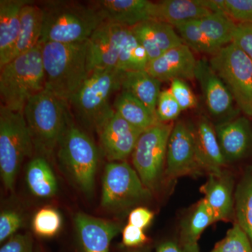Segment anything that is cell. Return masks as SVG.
<instances>
[{
	"label": "cell",
	"instance_id": "20",
	"mask_svg": "<svg viewBox=\"0 0 252 252\" xmlns=\"http://www.w3.org/2000/svg\"><path fill=\"white\" fill-rule=\"evenodd\" d=\"M233 185L231 176L223 171L220 174H210L200 188L215 222L226 221L231 218L235 210Z\"/></svg>",
	"mask_w": 252,
	"mask_h": 252
},
{
	"label": "cell",
	"instance_id": "44",
	"mask_svg": "<svg viewBox=\"0 0 252 252\" xmlns=\"http://www.w3.org/2000/svg\"><path fill=\"white\" fill-rule=\"evenodd\" d=\"M139 252V251H130V252Z\"/></svg>",
	"mask_w": 252,
	"mask_h": 252
},
{
	"label": "cell",
	"instance_id": "33",
	"mask_svg": "<svg viewBox=\"0 0 252 252\" xmlns=\"http://www.w3.org/2000/svg\"><path fill=\"white\" fill-rule=\"evenodd\" d=\"M175 28L184 44L188 46L192 51L211 56L216 54V51L210 45L200 29L197 20L182 23Z\"/></svg>",
	"mask_w": 252,
	"mask_h": 252
},
{
	"label": "cell",
	"instance_id": "11",
	"mask_svg": "<svg viewBox=\"0 0 252 252\" xmlns=\"http://www.w3.org/2000/svg\"><path fill=\"white\" fill-rule=\"evenodd\" d=\"M165 174L170 179L200 173L193 126L184 122L174 124L167 144Z\"/></svg>",
	"mask_w": 252,
	"mask_h": 252
},
{
	"label": "cell",
	"instance_id": "34",
	"mask_svg": "<svg viewBox=\"0 0 252 252\" xmlns=\"http://www.w3.org/2000/svg\"><path fill=\"white\" fill-rule=\"evenodd\" d=\"M32 225L36 235L43 238H51L58 234L61 230L62 217L56 209L43 207L36 212Z\"/></svg>",
	"mask_w": 252,
	"mask_h": 252
},
{
	"label": "cell",
	"instance_id": "18",
	"mask_svg": "<svg viewBox=\"0 0 252 252\" xmlns=\"http://www.w3.org/2000/svg\"><path fill=\"white\" fill-rule=\"evenodd\" d=\"M217 139L225 163L241 160L252 147V128L246 117H235L215 125Z\"/></svg>",
	"mask_w": 252,
	"mask_h": 252
},
{
	"label": "cell",
	"instance_id": "12",
	"mask_svg": "<svg viewBox=\"0 0 252 252\" xmlns=\"http://www.w3.org/2000/svg\"><path fill=\"white\" fill-rule=\"evenodd\" d=\"M195 79L201 89L207 110L216 121L215 125L237 117L234 98L209 61L198 60Z\"/></svg>",
	"mask_w": 252,
	"mask_h": 252
},
{
	"label": "cell",
	"instance_id": "41",
	"mask_svg": "<svg viewBox=\"0 0 252 252\" xmlns=\"http://www.w3.org/2000/svg\"><path fill=\"white\" fill-rule=\"evenodd\" d=\"M148 241L144 230L128 223L122 230L123 244L127 248L141 246Z\"/></svg>",
	"mask_w": 252,
	"mask_h": 252
},
{
	"label": "cell",
	"instance_id": "13",
	"mask_svg": "<svg viewBox=\"0 0 252 252\" xmlns=\"http://www.w3.org/2000/svg\"><path fill=\"white\" fill-rule=\"evenodd\" d=\"M131 28L103 22L88 40L90 72L95 68H117L126 36Z\"/></svg>",
	"mask_w": 252,
	"mask_h": 252
},
{
	"label": "cell",
	"instance_id": "19",
	"mask_svg": "<svg viewBox=\"0 0 252 252\" xmlns=\"http://www.w3.org/2000/svg\"><path fill=\"white\" fill-rule=\"evenodd\" d=\"M147 54L149 62L168 50L184 44L173 26L158 21H145L131 28Z\"/></svg>",
	"mask_w": 252,
	"mask_h": 252
},
{
	"label": "cell",
	"instance_id": "6",
	"mask_svg": "<svg viewBox=\"0 0 252 252\" xmlns=\"http://www.w3.org/2000/svg\"><path fill=\"white\" fill-rule=\"evenodd\" d=\"M58 158L71 182L86 195L94 193L98 165L95 144L73 122L70 114L58 144Z\"/></svg>",
	"mask_w": 252,
	"mask_h": 252
},
{
	"label": "cell",
	"instance_id": "5",
	"mask_svg": "<svg viewBox=\"0 0 252 252\" xmlns=\"http://www.w3.org/2000/svg\"><path fill=\"white\" fill-rule=\"evenodd\" d=\"M34 150L47 159L57 148L69 113L67 103L44 90L32 97L23 110Z\"/></svg>",
	"mask_w": 252,
	"mask_h": 252
},
{
	"label": "cell",
	"instance_id": "1",
	"mask_svg": "<svg viewBox=\"0 0 252 252\" xmlns=\"http://www.w3.org/2000/svg\"><path fill=\"white\" fill-rule=\"evenodd\" d=\"M41 43L46 89L69 103L90 73L88 41Z\"/></svg>",
	"mask_w": 252,
	"mask_h": 252
},
{
	"label": "cell",
	"instance_id": "4",
	"mask_svg": "<svg viewBox=\"0 0 252 252\" xmlns=\"http://www.w3.org/2000/svg\"><path fill=\"white\" fill-rule=\"evenodd\" d=\"M123 71L117 68H95L71 99L76 116L86 127L97 132L114 114L110 99L122 89Z\"/></svg>",
	"mask_w": 252,
	"mask_h": 252
},
{
	"label": "cell",
	"instance_id": "43",
	"mask_svg": "<svg viewBox=\"0 0 252 252\" xmlns=\"http://www.w3.org/2000/svg\"><path fill=\"white\" fill-rule=\"evenodd\" d=\"M157 252H187L182 245L173 241H166L158 247Z\"/></svg>",
	"mask_w": 252,
	"mask_h": 252
},
{
	"label": "cell",
	"instance_id": "2",
	"mask_svg": "<svg viewBox=\"0 0 252 252\" xmlns=\"http://www.w3.org/2000/svg\"><path fill=\"white\" fill-rule=\"evenodd\" d=\"M44 26L41 42L75 44L89 40L104 22L97 11L77 1H42Z\"/></svg>",
	"mask_w": 252,
	"mask_h": 252
},
{
	"label": "cell",
	"instance_id": "23",
	"mask_svg": "<svg viewBox=\"0 0 252 252\" xmlns=\"http://www.w3.org/2000/svg\"><path fill=\"white\" fill-rule=\"evenodd\" d=\"M212 13L204 0H163L154 2V20L175 27Z\"/></svg>",
	"mask_w": 252,
	"mask_h": 252
},
{
	"label": "cell",
	"instance_id": "26",
	"mask_svg": "<svg viewBox=\"0 0 252 252\" xmlns=\"http://www.w3.org/2000/svg\"><path fill=\"white\" fill-rule=\"evenodd\" d=\"M215 222L213 215L205 199L194 207L181 226V245L187 252H200L198 240L209 225Z\"/></svg>",
	"mask_w": 252,
	"mask_h": 252
},
{
	"label": "cell",
	"instance_id": "39",
	"mask_svg": "<svg viewBox=\"0 0 252 252\" xmlns=\"http://www.w3.org/2000/svg\"><path fill=\"white\" fill-rule=\"evenodd\" d=\"M232 43L252 60V24L237 23Z\"/></svg>",
	"mask_w": 252,
	"mask_h": 252
},
{
	"label": "cell",
	"instance_id": "3",
	"mask_svg": "<svg viewBox=\"0 0 252 252\" xmlns=\"http://www.w3.org/2000/svg\"><path fill=\"white\" fill-rule=\"evenodd\" d=\"M0 69L1 105L10 110L23 112L28 101L46 89L41 42Z\"/></svg>",
	"mask_w": 252,
	"mask_h": 252
},
{
	"label": "cell",
	"instance_id": "17",
	"mask_svg": "<svg viewBox=\"0 0 252 252\" xmlns=\"http://www.w3.org/2000/svg\"><path fill=\"white\" fill-rule=\"evenodd\" d=\"M197 62L192 50L182 44L150 61L146 71L160 82L175 79L193 80Z\"/></svg>",
	"mask_w": 252,
	"mask_h": 252
},
{
	"label": "cell",
	"instance_id": "9",
	"mask_svg": "<svg viewBox=\"0 0 252 252\" xmlns=\"http://www.w3.org/2000/svg\"><path fill=\"white\" fill-rule=\"evenodd\" d=\"M173 126L172 122H158L144 131L131 155L134 168L151 191L157 188L165 173L167 144Z\"/></svg>",
	"mask_w": 252,
	"mask_h": 252
},
{
	"label": "cell",
	"instance_id": "38",
	"mask_svg": "<svg viewBox=\"0 0 252 252\" xmlns=\"http://www.w3.org/2000/svg\"><path fill=\"white\" fill-rule=\"evenodd\" d=\"M23 217L15 210H5L0 215V242L2 243L22 227Z\"/></svg>",
	"mask_w": 252,
	"mask_h": 252
},
{
	"label": "cell",
	"instance_id": "37",
	"mask_svg": "<svg viewBox=\"0 0 252 252\" xmlns=\"http://www.w3.org/2000/svg\"><path fill=\"white\" fill-rule=\"evenodd\" d=\"M169 89L182 111L196 107V97L185 80L175 79L172 81Z\"/></svg>",
	"mask_w": 252,
	"mask_h": 252
},
{
	"label": "cell",
	"instance_id": "28",
	"mask_svg": "<svg viewBox=\"0 0 252 252\" xmlns=\"http://www.w3.org/2000/svg\"><path fill=\"white\" fill-rule=\"evenodd\" d=\"M26 180L31 193L39 198H51L59 190L54 172L44 157H36L28 163Z\"/></svg>",
	"mask_w": 252,
	"mask_h": 252
},
{
	"label": "cell",
	"instance_id": "7",
	"mask_svg": "<svg viewBox=\"0 0 252 252\" xmlns=\"http://www.w3.org/2000/svg\"><path fill=\"white\" fill-rule=\"evenodd\" d=\"M33 150L23 112L0 106V173L8 190H14L23 160Z\"/></svg>",
	"mask_w": 252,
	"mask_h": 252
},
{
	"label": "cell",
	"instance_id": "30",
	"mask_svg": "<svg viewBox=\"0 0 252 252\" xmlns=\"http://www.w3.org/2000/svg\"><path fill=\"white\" fill-rule=\"evenodd\" d=\"M234 199L237 223L248 235L252 245V169L239 183Z\"/></svg>",
	"mask_w": 252,
	"mask_h": 252
},
{
	"label": "cell",
	"instance_id": "25",
	"mask_svg": "<svg viewBox=\"0 0 252 252\" xmlns=\"http://www.w3.org/2000/svg\"><path fill=\"white\" fill-rule=\"evenodd\" d=\"M160 83L146 70L123 72L121 90L132 94L157 115Z\"/></svg>",
	"mask_w": 252,
	"mask_h": 252
},
{
	"label": "cell",
	"instance_id": "32",
	"mask_svg": "<svg viewBox=\"0 0 252 252\" xmlns=\"http://www.w3.org/2000/svg\"><path fill=\"white\" fill-rule=\"evenodd\" d=\"M212 12L220 11L237 23L252 24V0H205Z\"/></svg>",
	"mask_w": 252,
	"mask_h": 252
},
{
	"label": "cell",
	"instance_id": "16",
	"mask_svg": "<svg viewBox=\"0 0 252 252\" xmlns=\"http://www.w3.org/2000/svg\"><path fill=\"white\" fill-rule=\"evenodd\" d=\"M88 4L97 11L104 22L132 28L154 20V2L148 0H98Z\"/></svg>",
	"mask_w": 252,
	"mask_h": 252
},
{
	"label": "cell",
	"instance_id": "22",
	"mask_svg": "<svg viewBox=\"0 0 252 252\" xmlns=\"http://www.w3.org/2000/svg\"><path fill=\"white\" fill-rule=\"evenodd\" d=\"M31 0L0 1V68L12 59L21 26V11Z\"/></svg>",
	"mask_w": 252,
	"mask_h": 252
},
{
	"label": "cell",
	"instance_id": "35",
	"mask_svg": "<svg viewBox=\"0 0 252 252\" xmlns=\"http://www.w3.org/2000/svg\"><path fill=\"white\" fill-rule=\"evenodd\" d=\"M211 252H252V245L248 235L235 223Z\"/></svg>",
	"mask_w": 252,
	"mask_h": 252
},
{
	"label": "cell",
	"instance_id": "14",
	"mask_svg": "<svg viewBox=\"0 0 252 252\" xmlns=\"http://www.w3.org/2000/svg\"><path fill=\"white\" fill-rule=\"evenodd\" d=\"M142 133L116 112L97 131L102 152L109 162L125 161Z\"/></svg>",
	"mask_w": 252,
	"mask_h": 252
},
{
	"label": "cell",
	"instance_id": "10",
	"mask_svg": "<svg viewBox=\"0 0 252 252\" xmlns=\"http://www.w3.org/2000/svg\"><path fill=\"white\" fill-rule=\"evenodd\" d=\"M151 194L128 162H109L106 165L101 196L104 208L113 211L126 210L149 200Z\"/></svg>",
	"mask_w": 252,
	"mask_h": 252
},
{
	"label": "cell",
	"instance_id": "15",
	"mask_svg": "<svg viewBox=\"0 0 252 252\" xmlns=\"http://www.w3.org/2000/svg\"><path fill=\"white\" fill-rule=\"evenodd\" d=\"M74 223L80 252H109L113 239L121 230L117 223L81 212L76 214Z\"/></svg>",
	"mask_w": 252,
	"mask_h": 252
},
{
	"label": "cell",
	"instance_id": "31",
	"mask_svg": "<svg viewBox=\"0 0 252 252\" xmlns=\"http://www.w3.org/2000/svg\"><path fill=\"white\" fill-rule=\"evenodd\" d=\"M149 63L147 51L130 28L123 43L117 69L123 72L146 70Z\"/></svg>",
	"mask_w": 252,
	"mask_h": 252
},
{
	"label": "cell",
	"instance_id": "24",
	"mask_svg": "<svg viewBox=\"0 0 252 252\" xmlns=\"http://www.w3.org/2000/svg\"><path fill=\"white\" fill-rule=\"evenodd\" d=\"M44 26V11L34 1L25 5L21 11V26L13 52L12 61L20 55L34 49L41 41Z\"/></svg>",
	"mask_w": 252,
	"mask_h": 252
},
{
	"label": "cell",
	"instance_id": "29",
	"mask_svg": "<svg viewBox=\"0 0 252 252\" xmlns=\"http://www.w3.org/2000/svg\"><path fill=\"white\" fill-rule=\"evenodd\" d=\"M202 32L216 51L233 42L237 23L220 11L197 20Z\"/></svg>",
	"mask_w": 252,
	"mask_h": 252
},
{
	"label": "cell",
	"instance_id": "21",
	"mask_svg": "<svg viewBox=\"0 0 252 252\" xmlns=\"http://www.w3.org/2000/svg\"><path fill=\"white\" fill-rule=\"evenodd\" d=\"M193 127L199 163L210 174H220L226 165L217 139L215 125L207 117L198 119Z\"/></svg>",
	"mask_w": 252,
	"mask_h": 252
},
{
	"label": "cell",
	"instance_id": "40",
	"mask_svg": "<svg viewBox=\"0 0 252 252\" xmlns=\"http://www.w3.org/2000/svg\"><path fill=\"white\" fill-rule=\"evenodd\" d=\"M0 252H33V239L30 233L16 234L1 247Z\"/></svg>",
	"mask_w": 252,
	"mask_h": 252
},
{
	"label": "cell",
	"instance_id": "36",
	"mask_svg": "<svg viewBox=\"0 0 252 252\" xmlns=\"http://www.w3.org/2000/svg\"><path fill=\"white\" fill-rule=\"evenodd\" d=\"M182 112L170 89L162 91L158 99L157 117L158 122L172 123Z\"/></svg>",
	"mask_w": 252,
	"mask_h": 252
},
{
	"label": "cell",
	"instance_id": "42",
	"mask_svg": "<svg viewBox=\"0 0 252 252\" xmlns=\"http://www.w3.org/2000/svg\"><path fill=\"white\" fill-rule=\"evenodd\" d=\"M153 212L145 207H136L129 214L128 221L130 224L144 229L149 226L153 220Z\"/></svg>",
	"mask_w": 252,
	"mask_h": 252
},
{
	"label": "cell",
	"instance_id": "8",
	"mask_svg": "<svg viewBox=\"0 0 252 252\" xmlns=\"http://www.w3.org/2000/svg\"><path fill=\"white\" fill-rule=\"evenodd\" d=\"M209 63L230 91L239 109L252 117V60L231 43L212 56Z\"/></svg>",
	"mask_w": 252,
	"mask_h": 252
},
{
	"label": "cell",
	"instance_id": "27",
	"mask_svg": "<svg viewBox=\"0 0 252 252\" xmlns=\"http://www.w3.org/2000/svg\"><path fill=\"white\" fill-rule=\"evenodd\" d=\"M114 111L122 119L143 132L158 123L157 115L132 94L122 91L114 100Z\"/></svg>",
	"mask_w": 252,
	"mask_h": 252
}]
</instances>
